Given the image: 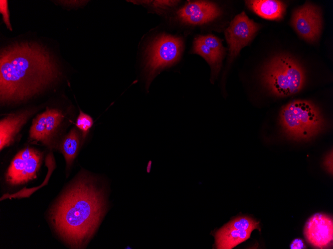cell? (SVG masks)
I'll return each mask as SVG.
<instances>
[{
	"label": "cell",
	"mask_w": 333,
	"mask_h": 249,
	"mask_svg": "<svg viewBox=\"0 0 333 249\" xmlns=\"http://www.w3.org/2000/svg\"><path fill=\"white\" fill-rule=\"evenodd\" d=\"M61 74L57 61L42 45L33 41L12 43L0 51V102L28 100L54 84Z\"/></svg>",
	"instance_id": "6da1fadb"
},
{
	"label": "cell",
	"mask_w": 333,
	"mask_h": 249,
	"mask_svg": "<svg viewBox=\"0 0 333 249\" xmlns=\"http://www.w3.org/2000/svg\"><path fill=\"white\" fill-rule=\"evenodd\" d=\"M104 211L102 191L90 176L83 173L53 208L51 218L55 229L64 240L78 248L92 237Z\"/></svg>",
	"instance_id": "7a4b0ae2"
},
{
	"label": "cell",
	"mask_w": 333,
	"mask_h": 249,
	"mask_svg": "<svg viewBox=\"0 0 333 249\" xmlns=\"http://www.w3.org/2000/svg\"><path fill=\"white\" fill-rule=\"evenodd\" d=\"M279 126L287 138L297 141H308L325 131L328 124L315 105L306 101L295 100L281 109Z\"/></svg>",
	"instance_id": "3957f363"
},
{
	"label": "cell",
	"mask_w": 333,
	"mask_h": 249,
	"mask_svg": "<svg viewBox=\"0 0 333 249\" xmlns=\"http://www.w3.org/2000/svg\"><path fill=\"white\" fill-rule=\"evenodd\" d=\"M260 79L271 93L278 96H286L296 94L302 89L305 75L297 61L282 55L273 58L264 66Z\"/></svg>",
	"instance_id": "277c9868"
},
{
	"label": "cell",
	"mask_w": 333,
	"mask_h": 249,
	"mask_svg": "<svg viewBox=\"0 0 333 249\" xmlns=\"http://www.w3.org/2000/svg\"><path fill=\"white\" fill-rule=\"evenodd\" d=\"M183 48L181 37L165 33L157 36L150 42L145 52L144 71L147 89L161 71L179 60Z\"/></svg>",
	"instance_id": "5b68a950"
},
{
	"label": "cell",
	"mask_w": 333,
	"mask_h": 249,
	"mask_svg": "<svg viewBox=\"0 0 333 249\" xmlns=\"http://www.w3.org/2000/svg\"><path fill=\"white\" fill-rule=\"evenodd\" d=\"M259 28L260 25L249 18L244 11L233 19L224 33L230 62L250 42Z\"/></svg>",
	"instance_id": "8992f818"
},
{
	"label": "cell",
	"mask_w": 333,
	"mask_h": 249,
	"mask_svg": "<svg viewBox=\"0 0 333 249\" xmlns=\"http://www.w3.org/2000/svg\"><path fill=\"white\" fill-rule=\"evenodd\" d=\"M41 155L32 148L20 151L14 158L6 174L7 182L12 185L26 183L36 177L40 167Z\"/></svg>",
	"instance_id": "52a82bcc"
},
{
	"label": "cell",
	"mask_w": 333,
	"mask_h": 249,
	"mask_svg": "<svg viewBox=\"0 0 333 249\" xmlns=\"http://www.w3.org/2000/svg\"><path fill=\"white\" fill-rule=\"evenodd\" d=\"M292 24L298 34L310 42L317 41L322 28V18L320 9L307 3L296 9L292 17Z\"/></svg>",
	"instance_id": "ba28073f"
},
{
	"label": "cell",
	"mask_w": 333,
	"mask_h": 249,
	"mask_svg": "<svg viewBox=\"0 0 333 249\" xmlns=\"http://www.w3.org/2000/svg\"><path fill=\"white\" fill-rule=\"evenodd\" d=\"M192 52L202 56L211 69L210 81L214 83L222 67L225 49L221 40L212 34L198 35L194 38Z\"/></svg>",
	"instance_id": "9c48e42d"
},
{
	"label": "cell",
	"mask_w": 333,
	"mask_h": 249,
	"mask_svg": "<svg viewBox=\"0 0 333 249\" xmlns=\"http://www.w3.org/2000/svg\"><path fill=\"white\" fill-rule=\"evenodd\" d=\"M221 14V9L217 5L204 0L187 1L176 12L177 17L182 23L193 26L210 22Z\"/></svg>",
	"instance_id": "30bf717a"
},
{
	"label": "cell",
	"mask_w": 333,
	"mask_h": 249,
	"mask_svg": "<svg viewBox=\"0 0 333 249\" xmlns=\"http://www.w3.org/2000/svg\"><path fill=\"white\" fill-rule=\"evenodd\" d=\"M304 234L307 241L317 249H326L332 246L333 221L324 214L317 213L306 222Z\"/></svg>",
	"instance_id": "8fae6325"
},
{
	"label": "cell",
	"mask_w": 333,
	"mask_h": 249,
	"mask_svg": "<svg viewBox=\"0 0 333 249\" xmlns=\"http://www.w3.org/2000/svg\"><path fill=\"white\" fill-rule=\"evenodd\" d=\"M63 117L59 110L47 107L44 112L33 120L29 131L30 139L49 145Z\"/></svg>",
	"instance_id": "7c38bea8"
},
{
	"label": "cell",
	"mask_w": 333,
	"mask_h": 249,
	"mask_svg": "<svg viewBox=\"0 0 333 249\" xmlns=\"http://www.w3.org/2000/svg\"><path fill=\"white\" fill-rule=\"evenodd\" d=\"M34 111L25 110L9 115L0 122V149L9 145L21 126L27 121Z\"/></svg>",
	"instance_id": "4fadbf2b"
},
{
	"label": "cell",
	"mask_w": 333,
	"mask_h": 249,
	"mask_svg": "<svg viewBox=\"0 0 333 249\" xmlns=\"http://www.w3.org/2000/svg\"><path fill=\"white\" fill-rule=\"evenodd\" d=\"M246 3L248 7L257 14L268 19H281L286 8L283 2L276 0H247Z\"/></svg>",
	"instance_id": "5bb4252c"
},
{
	"label": "cell",
	"mask_w": 333,
	"mask_h": 249,
	"mask_svg": "<svg viewBox=\"0 0 333 249\" xmlns=\"http://www.w3.org/2000/svg\"><path fill=\"white\" fill-rule=\"evenodd\" d=\"M252 232L233 229L225 225L215 234L217 249H231L248 239Z\"/></svg>",
	"instance_id": "9a60e30c"
},
{
	"label": "cell",
	"mask_w": 333,
	"mask_h": 249,
	"mask_svg": "<svg viewBox=\"0 0 333 249\" xmlns=\"http://www.w3.org/2000/svg\"><path fill=\"white\" fill-rule=\"evenodd\" d=\"M79 146V134L75 128H73L63 140L60 145L61 150L68 166L71 165L76 157Z\"/></svg>",
	"instance_id": "2e32d148"
},
{
	"label": "cell",
	"mask_w": 333,
	"mask_h": 249,
	"mask_svg": "<svg viewBox=\"0 0 333 249\" xmlns=\"http://www.w3.org/2000/svg\"><path fill=\"white\" fill-rule=\"evenodd\" d=\"M259 223L248 217H239L230 221L225 225L238 230L252 232L259 228Z\"/></svg>",
	"instance_id": "e0dca14e"
},
{
	"label": "cell",
	"mask_w": 333,
	"mask_h": 249,
	"mask_svg": "<svg viewBox=\"0 0 333 249\" xmlns=\"http://www.w3.org/2000/svg\"><path fill=\"white\" fill-rule=\"evenodd\" d=\"M93 124V120L92 117L80 110L79 114L76 120V126L81 131L83 139L86 138Z\"/></svg>",
	"instance_id": "ac0fdd59"
},
{
	"label": "cell",
	"mask_w": 333,
	"mask_h": 249,
	"mask_svg": "<svg viewBox=\"0 0 333 249\" xmlns=\"http://www.w3.org/2000/svg\"><path fill=\"white\" fill-rule=\"evenodd\" d=\"M0 11L2 15V19L6 27L10 30H12V28L9 21V11L7 6V0H0Z\"/></svg>",
	"instance_id": "d6986e66"
},
{
	"label": "cell",
	"mask_w": 333,
	"mask_h": 249,
	"mask_svg": "<svg viewBox=\"0 0 333 249\" xmlns=\"http://www.w3.org/2000/svg\"><path fill=\"white\" fill-rule=\"evenodd\" d=\"M179 1L177 0H155L151 1L152 5L156 8L166 9L176 5Z\"/></svg>",
	"instance_id": "ffe728a7"
},
{
	"label": "cell",
	"mask_w": 333,
	"mask_h": 249,
	"mask_svg": "<svg viewBox=\"0 0 333 249\" xmlns=\"http://www.w3.org/2000/svg\"><path fill=\"white\" fill-rule=\"evenodd\" d=\"M324 166L325 168V169L327 170V171L329 173H331V174H333V150L331 151V152H329L325 157L324 162H323Z\"/></svg>",
	"instance_id": "44dd1931"
},
{
	"label": "cell",
	"mask_w": 333,
	"mask_h": 249,
	"mask_svg": "<svg viewBox=\"0 0 333 249\" xmlns=\"http://www.w3.org/2000/svg\"><path fill=\"white\" fill-rule=\"evenodd\" d=\"M305 248L303 241L299 239L294 240L290 246V248L292 249H301Z\"/></svg>",
	"instance_id": "7402d4cb"
}]
</instances>
